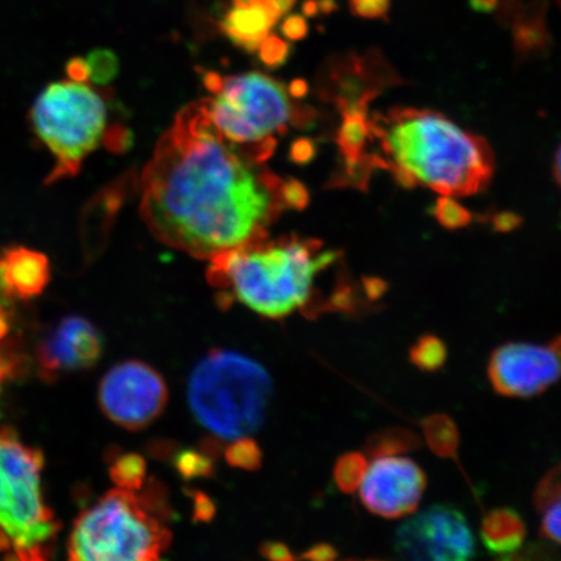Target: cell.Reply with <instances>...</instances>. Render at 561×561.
<instances>
[{"instance_id":"6da1fadb","label":"cell","mask_w":561,"mask_h":561,"mask_svg":"<svg viewBox=\"0 0 561 561\" xmlns=\"http://www.w3.org/2000/svg\"><path fill=\"white\" fill-rule=\"evenodd\" d=\"M217 130L205 101L187 105L160 138L140 179V216L157 240L213 259L268 237L283 210L280 180Z\"/></svg>"},{"instance_id":"7a4b0ae2","label":"cell","mask_w":561,"mask_h":561,"mask_svg":"<svg viewBox=\"0 0 561 561\" xmlns=\"http://www.w3.org/2000/svg\"><path fill=\"white\" fill-rule=\"evenodd\" d=\"M399 185H424L447 196L477 194L489 185L494 157L486 140L438 112L394 108L370 123Z\"/></svg>"},{"instance_id":"3957f363","label":"cell","mask_w":561,"mask_h":561,"mask_svg":"<svg viewBox=\"0 0 561 561\" xmlns=\"http://www.w3.org/2000/svg\"><path fill=\"white\" fill-rule=\"evenodd\" d=\"M321 249L316 240L266 237L209 259L208 280L250 310L283 319L310 304L314 276L339 256Z\"/></svg>"},{"instance_id":"277c9868","label":"cell","mask_w":561,"mask_h":561,"mask_svg":"<svg viewBox=\"0 0 561 561\" xmlns=\"http://www.w3.org/2000/svg\"><path fill=\"white\" fill-rule=\"evenodd\" d=\"M272 382L261 364L234 351L214 350L188 380V404L214 436L249 437L263 424Z\"/></svg>"},{"instance_id":"5b68a950","label":"cell","mask_w":561,"mask_h":561,"mask_svg":"<svg viewBox=\"0 0 561 561\" xmlns=\"http://www.w3.org/2000/svg\"><path fill=\"white\" fill-rule=\"evenodd\" d=\"M171 533L133 491H110L81 512L70 533L68 553L76 561L157 560Z\"/></svg>"},{"instance_id":"8992f818","label":"cell","mask_w":561,"mask_h":561,"mask_svg":"<svg viewBox=\"0 0 561 561\" xmlns=\"http://www.w3.org/2000/svg\"><path fill=\"white\" fill-rule=\"evenodd\" d=\"M44 456L10 431H0V550L19 559H44L59 530L42 495Z\"/></svg>"},{"instance_id":"52a82bcc","label":"cell","mask_w":561,"mask_h":561,"mask_svg":"<svg viewBox=\"0 0 561 561\" xmlns=\"http://www.w3.org/2000/svg\"><path fill=\"white\" fill-rule=\"evenodd\" d=\"M203 101L224 138L259 164L272 157L277 146L273 136L283 135L293 117L283 83L257 72L226 77L219 93Z\"/></svg>"},{"instance_id":"ba28073f","label":"cell","mask_w":561,"mask_h":561,"mask_svg":"<svg viewBox=\"0 0 561 561\" xmlns=\"http://www.w3.org/2000/svg\"><path fill=\"white\" fill-rule=\"evenodd\" d=\"M32 128L56 163L47 184L80 172L83 160L101 145L107 108L85 82H53L34 102Z\"/></svg>"},{"instance_id":"9c48e42d","label":"cell","mask_w":561,"mask_h":561,"mask_svg":"<svg viewBox=\"0 0 561 561\" xmlns=\"http://www.w3.org/2000/svg\"><path fill=\"white\" fill-rule=\"evenodd\" d=\"M98 401L112 423L128 431L144 430L163 413L167 383L149 364L124 362L102 378Z\"/></svg>"},{"instance_id":"30bf717a","label":"cell","mask_w":561,"mask_h":561,"mask_svg":"<svg viewBox=\"0 0 561 561\" xmlns=\"http://www.w3.org/2000/svg\"><path fill=\"white\" fill-rule=\"evenodd\" d=\"M396 551L411 560L465 561L476 557V542L466 516L437 504L399 526Z\"/></svg>"},{"instance_id":"8fae6325","label":"cell","mask_w":561,"mask_h":561,"mask_svg":"<svg viewBox=\"0 0 561 561\" xmlns=\"http://www.w3.org/2000/svg\"><path fill=\"white\" fill-rule=\"evenodd\" d=\"M560 340L549 346L507 343L490 357L489 378L497 394L529 398L559 380Z\"/></svg>"},{"instance_id":"7c38bea8","label":"cell","mask_w":561,"mask_h":561,"mask_svg":"<svg viewBox=\"0 0 561 561\" xmlns=\"http://www.w3.org/2000/svg\"><path fill=\"white\" fill-rule=\"evenodd\" d=\"M426 476L415 461L397 456L378 458L360 483V500L371 514L399 518L419 507Z\"/></svg>"},{"instance_id":"4fadbf2b","label":"cell","mask_w":561,"mask_h":561,"mask_svg":"<svg viewBox=\"0 0 561 561\" xmlns=\"http://www.w3.org/2000/svg\"><path fill=\"white\" fill-rule=\"evenodd\" d=\"M321 93L331 96L342 115H366L368 105L380 94V88L394 82L392 72L378 54L370 58L342 56L329 65Z\"/></svg>"},{"instance_id":"5bb4252c","label":"cell","mask_w":561,"mask_h":561,"mask_svg":"<svg viewBox=\"0 0 561 561\" xmlns=\"http://www.w3.org/2000/svg\"><path fill=\"white\" fill-rule=\"evenodd\" d=\"M102 351L101 332L87 319L70 316L42 340L35 356L42 375L53 378L95 366Z\"/></svg>"},{"instance_id":"9a60e30c","label":"cell","mask_w":561,"mask_h":561,"mask_svg":"<svg viewBox=\"0 0 561 561\" xmlns=\"http://www.w3.org/2000/svg\"><path fill=\"white\" fill-rule=\"evenodd\" d=\"M50 278V262L39 251L18 245L0 255V293L5 298L27 300L38 297Z\"/></svg>"},{"instance_id":"2e32d148","label":"cell","mask_w":561,"mask_h":561,"mask_svg":"<svg viewBox=\"0 0 561 561\" xmlns=\"http://www.w3.org/2000/svg\"><path fill=\"white\" fill-rule=\"evenodd\" d=\"M279 20L266 0H231L220 21V31L248 53H256Z\"/></svg>"},{"instance_id":"e0dca14e","label":"cell","mask_w":561,"mask_h":561,"mask_svg":"<svg viewBox=\"0 0 561 561\" xmlns=\"http://www.w3.org/2000/svg\"><path fill=\"white\" fill-rule=\"evenodd\" d=\"M525 537V523L514 508H496L483 518L481 539L491 556L511 559L520 551Z\"/></svg>"},{"instance_id":"ac0fdd59","label":"cell","mask_w":561,"mask_h":561,"mask_svg":"<svg viewBox=\"0 0 561 561\" xmlns=\"http://www.w3.org/2000/svg\"><path fill=\"white\" fill-rule=\"evenodd\" d=\"M341 125L336 144L346 165L355 164L364 157L367 142L374 133H371L370 123L366 115L353 114L342 115Z\"/></svg>"},{"instance_id":"d6986e66","label":"cell","mask_w":561,"mask_h":561,"mask_svg":"<svg viewBox=\"0 0 561 561\" xmlns=\"http://www.w3.org/2000/svg\"><path fill=\"white\" fill-rule=\"evenodd\" d=\"M427 446L440 458H456L459 447V431L451 417L433 415L421 423Z\"/></svg>"},{"instance_id":"ffe728a7","label":"cell","mask_w":561,"mask_h":561,"mask_svg":"<svg viewBox=\"0 0 561 561\" xmlns=\"http://www.w3.org/2000/svg\"><path fill=\"white\" fill-rule=\"evenodd\" d=\"M421 446L417 434L403 430V427H391L371 436L366 444V451L371 458H382L416 450Z\"/></svg>"},{"instance_id":"44dd1931","label":"cell","mask_w":561,"mask_h":561,"mask_svg":"<svg viewBox=\"0 0 561 561\" xmlns=\"http://www.w3.org/2000/svg\"><path fill=\"white\" fill-rule=\"evenodd\" d=\"M541 11L537 10L535 15L518 20L515 30V45L518 53L529 54L543 50L549 41L541 18Z\"/></svg>"},{"instance_id":"7402d4cb","label":"cell","mask_w":561,"mask_h":561,"mask_svg":"<svg viewBox=\"0 0 561 561\" xmlns=\"http://www.w3.org/2000/svg\"><path fill=\"white\" fill-rule=\"evenodd\" d=\"M110 474L118 489L139 490L146 479V460L137 454L123 455L112 465Z\"/></svg>"},{"instance_id":"603a6c76","label":"cell","mask_w":561,"mask_h":561,"mask_svg":"<svg viewBox=\"0 0 561 561\" xmlns=\"http://www.w3.org/2000/svg\"><path fill=\"white\" fill-rule=\"evenodd\" d=\"M410 359L421 370L436 371L445 366L446 345L438 336L425 334L411 347Z\"/></svg>"},{"instance_id":"cb8c5ba5","label":"cell","mask_w":561,"mask_h":561,"mask_svg":"<svg viewBox=\"0 0 561 561\" xmlns=\"http://www.w3.org/2000/svg\"><path fill=\"white\" fill-rule=\"evenodd\" d=\"M368 469L367 458L359 453H348L341 456L334 467L336 486L343 493L351 494L360 486Z\"/></svg>"},{"instance_id":"d4e9b609","label":"cell","mask_w":561,"mask_h":561,"mask_svg":"<svg viewBox=\"0 0 561 561\" xmlns=\"http://www.w3.org/2000/svg\"><path fill=\"white\" fill-rule=\"evenodd\" d=\"M89 79L98 85H108L121 72V60L110 48H95L88 55Z\"/></svg>"},{"instance_id":"484cf974","label":"cell","mask_w":561,"mask_h":561,"mask_svg":"<svg viewBox=\"0 0 561 561\" xmlns=\"http://www.w3.org/2000/svg\"><path fill=\"white\" fill-rule=\"evenodd\" d=\"M226 458L231 467L255 471L262 466V450L254 439L242 437L231 440Z\"/></svg>"},{"instance_id":"4316f807","label":"cell","mask_w":561,"mask_h":561,"mask_svg":"<svg viewBox=\"0 0 561 561\" xmlns=\"http://www.w3.org/2000/svg\"><path fill=\"white\" fill-rule=\"evenodd\" d=\"M433 214L442 227L450 230L466 228L473 219L469 210L447 195L436 202Z\"/></svg>"},{"instance_id":"83f0119b","label":"cell","mask_w":561,"mask_h":561,"mask_svg":"<svg viewBox=\"0 0 561 561\" xmlns=\"http://www.w3.org/2000/svg\"><path fill=\"white\" fill-rule=\"evenodd\" d=\"M560 500V468L547 472L536 488L533 502L539 512H543Z\"/></svg>"},{"instance_id":"f1b7e54d","label":"cell","mask_w":561,"mask_h":561,"mask_svg":"<svg viewBox=\"0 0 561 561\" xmlns=\"http://www.w3.org/2000/svg\"><path fill=\"white\" fill-rule=\"evenodd\" d=\"M291 47L286 41L277 35H266L261 46L257 48L259 58L266 67L276 69L284 66L289 59Z\"/></svg>"},{"instance_id":"f546056e","label":"cell","mask_w":561,"mask_h":561,"mask_svg":"<svg viewBox=\"0 0 561 561\" xmlns=\"http://www.w3.org/2000/svg\"><path fill=\"white\" fill-rule=\"evenodd\" d=\"M278 199L283 208L301 210L310 205V193L300 181L287 179L280 181Z\"/></svg>"},{"instance_id":"4dcf8cb0","label":"cell","mask_w":561,"mask_h":561,"mask_svg":"<svg viewBox=\"0 0 561 561\" xmlns=\"http://www.w3.org/2000/svg\"><path fill=\"white\" fill-rule=\"evenodd\" d=\"M175 467L179 472L186 479H195V477H207L213 471V462L208 456L201 455L195 451H184L175 459Z\"/></svg>"},{"instance_id":"1f68e13d","label":"cell","mask_w":561,"mask_h":561,"mask_svg":"<svg viewBox=\"0 0 561 561\" xmlns=\"http://www.w3.org/2000/svg\"><path fill=\"white\" fill-rule=\"evenodd\" d=\"M391 0H348L353 15L367 20L385 19L390 11Z\"/></svg>"},{"instance_id":"d6a6232c","label":"cell","mask_w":561,"mask_h":561,"mask_svg":"<svg viewBox=\"0 0 561 561\" xmlns=\"http://www.w3.org/2000/svg\"><path fill=\"white\" fill-rule=\"evenodd\" d=\"M105 146L112 152L123 153L128 151L135 142V136L125 126H112V128L104 133L103 137Z\"/></svg>"},{"instance_id":"836d02e7","label":"cell","mask_w":561,"mask_h":561,"mask_svg":"<svg viewBox=\"0 0 561 561\" xmlns=\"http://www.w3.org/2000/svg\"><path fill=\"white\" fill-rule=\"evenodd\" d=\"M546 515L541 525V536L547 541L560 543V520L561 510L560 502L553 503L552 506L546 510Z\"/></svg>"},{"instance_id":"e575fe53","label":"cell","mask_w":561,"mask_h":561,"mask_svg":"<svg viewBox=\"0 0 561 561\" xmlns=\"http://www.w3.org/2000/svg\"><path fill=\"white\" fill-rule=\"evenodd\" d=\"M318 153V146L310 138H298L290 146L289 158L298 165L310 164Z\"/></svg>"},{"instance_id":"d590c367","label":"cell","mask_w":561,"mask_h":561,"mask_svg":"<svg viewBox=\"0 0 561 561\" xmlns=\"http://www.w3.org/2000/svg\"><path fill=\"white\" fill-rule=\"evenodd\" d=\"M308 32H310V26H308L307 20L305 16L289 15L284 20L283 25H280V33L284 34V37L290 42H299L307 37Z\"/></svg>"},{"instance_id":"8d00e7d4","label":"cell","mask_w":561,"mask_h":561,"mask_svg":"<svg viewBox=\"0 0 561 561\" xmlns=\"http://www.w3.org/2000/svg\"><path fill=\"white\" fill-rule=\"evenodd\" d=\"M523 217L514 213H501L493 216L491 224L497 233H510L522 227Z\"/></svg>"},{"instance_id":"74e56055","label":"cell","mask_w":561,"mask_h":561,"mask_svg":"<svg viewBox=\"0 0 561 561\" xmlns=\"http://www.w3.org/2000/svg\"><path fill=\"white\" fill-rule=\"evenodd\" d=\"M67 75L70 81L87 82L89 80V69L87 60L82 58H73L67 62Z\"/></svg>"},{"instance_id":"f35d334b","label":"cell","mask_w":561,"mask_h":561,"mask_svg":"<svg viewBox=\"0 0 561 561\" xmlns=\"http://www.w3.org/2000/svg\"><path fill=\"white\" fill-rule=\"evenodd\" d=\"M305 560H333L336 558V551L333 546L328 543H319L312 547L300 557Z\"/></svg>"},{"instance_id":"ab89813d","label":"cell","mask_w":561,"mask_h":561,"mask_svg":"<svg viewBox=\"0 0 561 561\" xmlns=\"http://www.w3.org/2000/svg\"><path fill=\"white\" fill-rule=\"evenodd\" d=\"M262 553L271 560H291L293 556L284 543L268 542L262 546Z\"/></svg>"},{"instance_id":"60d3db41","label":"cell","mask_w":561,"mask_h":561,"mask_svg":"<svg viewBox=\"0 0 561 561\" xmlns=\"http://www.w3.org/2000/svg\"><path fill=\"white\" fill-rule=\"evenodd\" d=\"M364 291H366L367 297L370 300H377L381 298L388 289V285H386L383 279L376 277H366L363 280Z\"/></svg>"},{"instance_id":"b9f144b4","label":"cell","mask_w":561,"mask_h":561,"mask_svg":"<svg viewBox=\"0 0 561 561\" xmlns=\"http://www.w3.org/2000/svg\"><path fill=\"white\" fill-rule=\"evenodd\" d=\"M215 514L213 502L206 495L198 494L195 497V517L198 520L207 522Z\"/></svg>"},{"instance_id":"7bdbcfd3","label":"cell","mask_w":561,"mask_h":561,"mask_svg":"<svg viewBox=\"0 0 561 561\" xmlns=\"http://www.w3.org/2000/svg\"><path fill=\"white\" fill-rule=\"evenodd\" d=\"M270 3L273 11H275L278 18H284L293 10V7L296 5L297 0H266Z\"/></svg>"},{"instance_id":"ee69618b","label":"cell","mask_w":561,"mask_h":561,"mask_svg":"<svg viewBox=\"0 0 561 561\" xmlns=\"http://www.w3.org/2000/svg\"><path fill=\"white\" fill-rule=\"evenodd\" d=\"M500 0H469V5L476 12L489 13L496 9Z\"/></svg>"},{"instance_id":"f6af8a7d","label":"cell","mask_w":561,"mask_h":561,"mask_svg":"<svg viewBox=\"0 0 561 561\" xmlns=\"http://www.w3.org/2000/svg\"><path fill=\"white\" fill-rule=\"evenodd\" d=\"M308 83L305 80L298 79L294 80L290 83L289 93L296 100H300V98H305L308 94Z\"/></svg>"},{"instance_id":"bcb514c9","label":"cell","mask_w":561,"mask_h":561,"mask_svg":"<svg viewBox=\"0 0 561 561\" xmlns=\"http://www.w3.org/2000/svg\"><path fill=\"white\" fill-rule=\"evenodd\" d=\"M205 85L210 91V93H219V90L222 85V79L215 72H207L205 75Z\"/></svg>"},{"instance_id":"7dc6e473","label":"cell","mask_w":561,"mask_h":561,"mask_svg":"<svg viewBox=\"0 0 561 561\" xmlns=\"http://www.w3.org/2000/svg\"><path fill=\"white\" fill-rule=\"evenodd\" d=\"M301 12L307 18L318 16L320 13L318 0H306L304 5H301Z\"/></svg>"},{"instance_id":"c3c4849f","label":"cell","mask_w":561,"mask_h":561,"mask_svg":"<svg viewBox=\"0 0 561 561\" xmlns=\"http://www.w3.org/2000/svg\"><path fill=\"white\" fill-rule=\"evenodd\" d=\"M319 10L324 15H331L339 7H336L335 0H320Z\"/></svg>"},{"instance_id":"681fc988","label":"cell","mask_w":561,"mask_h":561,"mask_svg":"<svg viewBox=\"0 0 561 561\" xmlns=\"http://www.w3.org/2000/svg\"><path fill=\"white\" fill-rule=\"evenodd\" d=\"M560 149H558L557 153H556V163H553V179H556V181L558 182V185H560Z\"/></svg>"},{"instance_id":"f907efd6","label":"cell","mask_w":561,"mask_h":561,"mask_svg":"<svg viewBox=\"0 0 561 561\" xmlns=\"http://www.w3.org/2000/svg\"><path fill=\"white\" fill-rule=\"evenodd\" d=\"M2 377H3V369L0 368V381H2Z\"/></svg>"}]
</instances>
